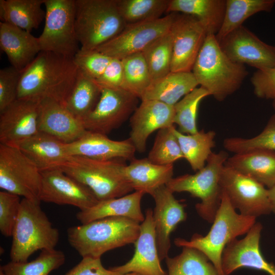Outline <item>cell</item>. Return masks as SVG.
I'll return each mask as SVG.
<instances>
[{
	"instance_id": "836d02e7",
	"label": "cell",
	"mask_w": 275,
	"mask_h": 275,
	"mask_svg": "<svg viewBox=\"0 0 275 275\" xmlns=\"http://www.w3.org/2000/svg\"><path fill=\"white\" fill-rule=\"evenodd\" d=\"M174 133L179 142L184 158L191 169L198 171L205 166L208 157L215 146L214 131L205 132L203 129L192 134H185L175 128Z\"/></svg>"
},
{
	"instance_id": "8fae6325",
	"label": "cell",
	"mask_w": 275,
	"mask_h": 275,
	"mask_svg": "<svg viewBox=\"0 0 275 275\" xmlns=\"http://www.w3.org/2000/svg\"><path fill=\"white\" fill-rule=\"evenodd\" d=\"M220 184L240 214L257 218L271 212L268 188L254 179L225 164Z\"/></svg>"
},
{
	"instance_id": "e575fe53",
	"label": "cell",
	"mask_w": 275,
	"mask_h": 275,
	"mask_svg": "<svg viewBox=\"0 0 275 275\" xmlns=\"http://www.w3.org/2000/svg\"><path fill=\"white\" fill-rule=\"evenodd\" d=\"M181 253L174 257L166 258L168 275H218L206 255L190 247H182Z\"/></svg>"
},
{
	"instance_id": "8992f818",
	"label": "cell",
	"mask_w": 275,
	"mask_h": 275,
	"mask_svg": "<svg viewBox=\"0 0 275 275\" xmlns=\"http://www.w3.org/2000/svg\"><path fill=\"white\" fill-rule=\"evenodd\" d=\"M116 0H75V29L82 50H95L125 28Z\"/></svg>"
},
{
	"instance_id": "ffe728a7",
	"label": "cell",
	"mask_w": 275,
	"mask_h": 275,
	"mask_svg": "<svg viewBox=\"0 0 275 275\" xmlns=\"http://www.w3.org/2000/svg\"><path fill=\"white\" fill-rule=\"evenodd\" d=\"M166 185L157 189L151 195L155 201L153 218L156 241L161 261L168 257L171 234L178 225L186 220L184 206L177 200Z\"/></svg>"
},
{
	"instance_id": "52a82bcc",
	"label": "cell",
	"mask_w": 275,
	"mask_h": 275,
	"mask_svg": "<svg viewBox=\"0 0 275 275\" xmlns=\"http://www.w3.org/2000/svg\"><path fill=\"white\" fill-rule=\"evenodd\" d=\"M125 165L117 159L103 161L72 156L58 168L88 187L100 201L133 190L124 175Z\"/></svg>"
},
{
	"instance_id": "c3c4849f",
	"label": "cell",
	"mask_w": 275,
	"mask_h": 275,
	"mask_svg": "<svg viewBox=\"0 0 275 275\" xmlns=\"http://www.w3.org/2000/svg\"><path fill=\"white\" fill-rule=\"evenodd\" d=\"M65 275H122L106 269L102 265L101 258L84 257Z\"/></svg>"
},
{
	"instance_id": "cb8c5ba5",
	"label": "cell",
	"mask_w": 275,
	"mask_h": 275,
	"mask_svg": "<svg viewBox=\"0 0 275 275\" xmlns=\"http://www.w3.org/2000/svg\"><path fill=\"white\" fill-rule=\"evenodd\" d=\"M0 47L11 66L21 71L41 51L38 37L17 26L0 22Z\"/></svg>"
},
{
	"instance_id": "5bb4252c",
	"label": "cell",
	"mask_w": 275,
	"mask_h": 275,
	"mask_svg": "<svg viewBox=\"0 0 275 275\" xmlns=\"http://www.w3.org/2000/svg\"><path fill=\"white\" fill-rule=\"evenodd\" d=\"M41 174V202L72 205L80 210L90 208L99 202L88 187L59 168L43 171Z\"/></svg>"
},
{
	"instance_id": "f6af8a7d",
	"label": "cell",
	"mask_w": 275,
	"mask_h": 275,
	"mask_svg": "<svg viewBox=\"0 0 275 275\" xmlns=\"http://www.w3.org/2000/svg\"><path fill=\"white\" fill-rule=\"evenodd\" d=\"M21 71L12 66L0 70V112L17 99Z\"/></svg>"
},
{
	"instance_id": "277c9868",
	"label": "cell",
	"mask_w": 275,
	"mask_h": 275,
	"mask_svg": "<svg viewBox=\"0 0 275 275\" xmlns=\"http://www.w3.org/2000/svg\"><path fill=\"white\" fill-rule=\"evenodd\" d=\"M256 223V218L237 213L223 190L221 204L208 233L204 236L194 234L189 240L177 238L174 243L178 247L200 251L212 263L218 275H224L222 259L225 247L238 236L246 234Z\"/></svg>"
},
{
	"instance_id": "60d3db41",
	"label": "cell",
	"mask_w": 275,
	"mask_h": 275,
	"mask_svg": "<svg viewBox=\"0 0 275 275\" xmlns=\"http://www.w3.org/2000/svg\"><path fill=\"white\" fill-rule=\"evenodd\" d=\"M174 125L158 130L147 158L159 165L173 164L184 158L179 142L174 133Z\"/></svg>"
},
{
	"instance_id": "f35d334b",
	"label": "cell",
	"mask_w": 275,
	"mask_h": 275,
	"mask_svg": "<svg viewBox=\"0 0 275 275\" xmlns=\"http://www.w3.org/2000/svg\"><path fill=\"white\" fill-rule=\"evenodd\" d=\"M123 82L122 89L140 99L152 82V79L143 52L129 55L122 60Z\"/></svg>"
},
{
	"instance_id": "9a60e30c",
	"label": "cell",
	"mask_w": 275,
	"mask_h": 275,
	"mask_svg": "<svg viewBox=\"0 0 275 275\" xmlns=\"http://www.w3.org/2000/svg\"><path fill=\"white\" fill-rule=\"evenodd\" d=\"M217 41L224 53L235 63L257 70L275 67V46L264 42L243 25Z\"/></svg>"
},
{
	"instance_id": "d4e9b609",
	"label": "cell",
	"mask_w": 275,
	"mask_h": 275,
	"mask_svg": "<svg viewBox=\"0 0 275 275\" xmlns=\"http://www.w3.org/2000/svg\"><path fill=\"white\" fill-rule=\"evenodd\" d=\"M144 195L134 191L119 198L99 201L94 206L78 211L76 217L81 224L112 216L124 217L141 223L145 219L141 209Z\"/></svg>"
},
{
	"instance_id": "ab89813d",
	"label": "cell",
	"mask_w": 275,
	"mask_h": 275,
	"mask_svg": "<svg viewBox=\"0 0 275 275\" xmlns=\"http://www.w3.org/2000/svg\"><path fill=\"white\" fill-rule=\"evenodd\" d=\"M210 96L208 92L200 87L184 96L174 105V124L178 126V131L183 134H192L199 131L197 117L201 100Z\"/></svg>"
},
{
	"instance_id": "d6a6232c",
	"label": "cell",
	"mask_w": 275,
	"mask_h": 275,
	"mask_svg": "<svg viewBox=\"0 0 275 275\" xmlns=\"http://www.w3.org/2000/svg\"><path fill=\"white\" fill-rule=\"evenodd\" d=\"M274 4V0H226L224 21L215 35L217 40L242 25L252 15L260 12L271 11Z\"/></svg>"
},
{
	"instance_id": "681fc988",
	"label": "cell",
	"mask_w": 275,
	"mask_h": 275,
	"mask_svg": "<svg viewBox=\"0 0 275 275\" xmlns=\"http://www.w3.org/2000/svg\"><path fill=\"white\" fill-rule=\"evenodd\" d=\"M268 191L271 211L275 214V184L268 188Z\"/></svg>"
},
{
	"instance_id": "7c38bea8",
	"label": "cell",
	"mask_w": 275,
	"mask_h": 275,
	"mask_svg": "<svg viewBox=\"0 0 275 275\" xmlns=\"http://www.w3.org/2000/svg\"><path fill=\"white\" fill-rule=\"evenodd\" d=\"M177 14L171 13L156 20L128 24L117 36L95 50L120 60L143 52L171 29Z\"/></svg>"
},
{
	"instance_id": "44dd1931",
	"label": "cell",
	"mask_w": 275,
	"mask_h": 275,
	"mask_svg": "<svg viewBox=\"0 0 275 275\" xmlns=\"http://www.w3.org/2000/svg\"><path fill=\"white\" fill-rule=\"evenodd\" d=\"M174 117L173 105L157 100L141 101L130 118L129 139L136 151H145L147 139L153 132L174 125Z\"/></svg>"
},
{
	"instance_id": "b9f144b4",
	"label": "cell",
	"mask_w": 275,
	"mask_h": 275,
	"mask_svg": "<svg viewBox=\"0 0 275 275\" xmlns=\"http://www.w3.org/2000/svg\"><path fill=\"white\" fill-rule=\"evenodd\" d=\"M223 146L235 154L261 150L275 151V114L258 135L250 139L228 138L224 140Z\"/></svg>"
},
{
	"instance_id": "ba28073f",
	"label": "cell",
	"mask_w": 275,
	"mask_h": 275,
	"mask_svg": "<svg viewBox=\"0 0 275 275\" xmlns=\"http://www.w3.org/2000/svg\"><path fill=\"white\" fill-rule=\"evenodd\" d=\"M228 158V155L224 151L212 152L207 164L196 173L173 178L166 186L173 193L187 192L199 198L201 202L195 206L198 214L212 223L221 202L223 190L220 177Z\"/></svg>"
},
{
	"instance_id": "f5cc1de1",
	"label": "cell",
	"mask_w": 275,
	"mask_h": 275,
	"mask_svg": "<svg viewBox=\"0 0 275 275\" xmlns=\"http://www.w3.org/2000/svg\"><path fill=\"white\" fill-rule=\"evenodd\" d=\"M0 275H6L1 268H0Z\"/></svg>"
},
{
	"instance_id": "7402d4cb",
	"label": "cell",
	"mask_w": 275,
	"mask_h": 275,
	"mask_svg": "<svg viewBox=\"0 0 275 275\" xmlns=\"http://www.w3.org/2000/svg\"><path fill=\"white\" fill-rule=\"evenodd\" d=\"M69 156H78L97 160L118 158L130 161L134 158L135 148L130 140L114 141L105 134L87 131L77 141L66 144Z\"/></svg>"
},
{
	"instance_id": "7dc6e473",
	"label": "cell",
	"mask_w": 275,
	"mask_h": 275,
	"mask_svg": "<svg viewBox=\"0 0 275 275\" xmlns=\"http://www.w3.org/2000/svg\"><path fill=\"white\" fill-rule=\"evenodd\" d=\"M123 67L122 60L112 58L102 75L95 81L100 86L122 89L123 82Z\"/></svg>"
},
{
	"instance_id": "603a6c76",
	"label": "cell",
	"mask_w": 275,
	"mask_h": 275,
	"mask_svg": "<svg viewBox=\"0 0 275 275\" xmlns=\"http://www.w3.org/2000/svg\"><path fill=\"white\" fill-rule=\"evenodd\" d=\"M38 126L39 132L66 144L77 141L87 131L81 120L75 117L63 105L48 98L39 102Z\"/></svg>"
},
{
	"instance_id": "5b68a950",
	"label": "cell",
	"mask_w": 275,
	"mask_h": 275,
	"mask_svg": "<svg viewBox=\"0 0 275 275\" xmlns=\"http://www.w3.org/2000/svg\"><path fill=\"white\" fill-rule=\"evenodd\" d=\"M40 201L23 198L12 234L11 261L24 262L38 250L55 249L60 237L40 206Z\"/></svg>"
},
{
	"instance_id": "bcb514c9",
	"label": "cell",
	"mask_w": 275,
	"mask_h": 275,
	"mask_svg": "<svg viewBox=\"0 0 275 275\" xmlns=\"http://www.w3.org/2000/svg\"><path fill=\"white\" fill-rule=\"evenodd\" d=\"M251 82L257 97L272 100L275 97V67L257 70L251 77Z\"/></svg>"
},
{
	"instance_id": "ac0fdd59",
	"label": "cell",
	"mask_w": 275,
	"mask_h": 275,
	"mask_svg": "<svg viewBox=\"0 0 275 275\" xmlns=\"http://www.w3.org/2000/svg\"><path fill=\"white\" fill-rule=\"evenodd\" d=\"M39 102L17 99L0 112L1 144L18 148L38 132Z\"/></svg>"
},
{
	"instance_id": "d6986e66",
	"label": "cell",
	"mask_w": 275,
	"mask_h": 275,
	"mask_svg": "<svg viewBox=\"0 0 275 275\" xmlns=\"http://www.w3.org/2000/svg\"><path fill=\"white\" fill-rule=\"evenodd\" d=\"M134 254L123 265L110 269L121 274L136 272L142 275H168L162 268L157 250L153 210L149 208L140 224V232L135 242Z\"/></svg>"
},
{
	"instance_id": "e0dca14e",
	"label": "cell",
	"mask_w": 275,
	"mask_h": 275,
	"mask_svg": "<svg viewBox=\"0 0 275 275\" xmlns=\"http://www.w3.org/2000/svg\"><path fill=\"white\" fill-rule=\"evenodd\" d=\"M173 29L171 72H191L207 33L197 18L184 14H177Z\"/></svg>"
},
{
	"instance_id": "2e32d148",
	"label": "cell",
	"mask_w": 275,
	"mask_h": 275,
	"mask_svg": "<svg viewBox=\"0 0 275 275\" xmlns=\"http://www.w3.org/2000/svg\"><path fill=\"white\" fill-rule=\"evenodd\" d=\"M262 228V224L256 222L243 238H236L226 245L222 259L224 275H230L242 267L275 275V265L267 261L261 251L260 241Z\"/></svg>"
},
{
	"instance_id": "6da1fadb",
	"label": "cell",
	"mask_w": 275,
	"mask_h": 275,
	"mask_svg": "<svg viewBox=\"0 0 275 275\" xmlns=\"http://www.w3.org/2000/svg\"><path fill=\"white\" fill-rule=\"evenodd\" d=\"M77 72L73 58L41 51L21 71L17 99L40 102L48 98L65 106Z\"/></svg>"
},
{
	"instance_id": "1f68e13d",
	"label": "cell",
	"mask_w": 275,
	"mask_h": 275,
	"mask_svg": "<svg viewBox=\"0 0 275 275\" xmlns=\"http://www.w3.org/2000/svg\"><path fill=\"white\" fill-rule=\"evenodd\" d=\"M101 95V87L79 69L65 107L75 117L82 120L94 108Z\"/></svg>"
},
{
	"instance_id": "83f0119b",
	"label": "cell",
	"mask_w": 275,
	"mask_h": 275,
	"mask_svg": "<svg viewBox=\"0 0 275 275\" xmlns=\"http://www.w3.org/2000/svg\"><path fill=\"white\" fill-rule=\"evenodd\" d=\"M225 164L250 177L267 188L275 184V151L255 150L235 154Z\"/></svg>"
},
{
	"instance_id": "9c48e42d",
	"label": "cell",
	"mask_w": 275,
	"mask_h": 275,
	"mask_svg": "<svg viewBox=\"0 0 275 275\" xmlns=\"http://www.w3.org/2000/svg\"><path fill=\"white\" fill-rule=\"evenodd\" d=\"M45 24L38 37L41 51L73 58L80 47L75 29V0H44Z\"/></svg>"
},
{
	"instance_id": "74e56055",
	"label": "cell",
	"mask_w": 275,
	"mask_h": 275,
	"mask_svg": "<svg viewBox=\"0 0 275 275\" xmlns=\"http://www.w3.org/2000/svg\"><path fill=\"white\" fill-rule=\"evenodd\" d=\"M170 0H116L120 15L128 24L161 18L166 13Z\"/></svg>"
},
{
	"instance_id": "3957f363",
	"label": "cell",
	"mask_w": 275,
	"mask_h": 275,
	"mask_svg": "<svg viewBox=\"0 0 275 275\" xmlns=\"http://www.w3.org/2000/svg\"><path fill=\"white\" fill-rule=\"evenodd\" d=\"M191 72L198 85L218 101L237 91L249 74L245 65L224 53L212 34L207 35Z\"/></svg>"
},
{
	"instance_id": "4fadbf2b",
	"label": "cell",
	"mask_w": 275,
	"mask_h": 275,
	"mask_svg": "<svg viewBox=\"0 0 275 275\" xmlns=\"http://www.w3.org/2000/svg\"><path fill=\"white\" fill-rule=\"evenodd\" d=\"M100 87L101 95L96 105L82 121L87 131L105 135L132 115L139 98L121 88Z\"/></svg>"
},
{
	"instance_id": "4dcf8cb0",
	"label": "cell",
	"mask_w": 275,
	"mask_h": 275,
	"mask_svg": "<svg viewBox=\"0 0 275 275\" xmlns=\"http://www.w3.org/2000/svg\"><path fill=\"white\" fill-rule=\"evenodd\" d=\"M44 0H0V19L29 32L45 17Z\"/></svg>"
},
{
	"instance_id": "30bf717a",
	"label": "cell",
	"mask_w": 275,
	"mask_h": 275,
	"mask_svg": "<svg viewBox=\"0 0 275 275\" xmlns=\"http://www.w3.org/2000/svg\"><path fill=\"white\" fill-rule=\"evenodd\" d=\"M40 171L18 148L0 144V187L3 190L39 200Z\"/></svg>"
},
{
	"instance_id": "db71d44e",
	"label": "cell",
	"mask_w": 275,
	"mask_h": 275,
	"mask_svg": "<svg viewBox=\"0 0 275 275\" xmlns=\"http://www.w3.org/2000/svg\"></svg>"
},
{
	"instance_id": "816d5d0a",
	"label": "cell",
	"mask_w": 275,
	"mask_h": 275,
	"mask_svg": "<svg viewBox=\"0 0 275 275\" xmlns=\"http://www.w3.org/2000/svg\"><path fill=\"white\" fill-rule=\"evenodd\" d=\"M272 107L275 112V97L272 99Z\"/></svg>"
},
{
	"instance_id": "d590c367",
	"label": "cell",
	"mask_w": 275,
	"mask_h": 275,
	"mask_svg": "<svg viewBox=\"0 0 275 275\" xmlns=\"http://www.w3.org/2000/svg\"><path fill=\"white\" fill-rule=\"evenodd\" d=\"M174 38L173 24L168 32L152 42L143 51L152 82L171 72Z\"/></svg>"
},
{
	"instance_id": "f546056e",
	"label": "cell",
	"mask_w": 275,
	"mask_h": 275,
	"mask_svg": "<svg viewBox=\"0 0 275 275\" xmlns=\"http://www.w3.org/2000/svg\"><path fill=\"white\" fill-rule=\"evenodd\" d=\"M198 85L191 71L170 72L152 82L140 99L157 100L174 106Z\"/></svg>"
},
{
	"instance_id": "8d00e7d4",
	"label": "cell",
	"mask_w": 275,
	"mask_h": 275,
	"mask_svg": "<svg viewBox=\"0 0 275 275\" xmlns=\"http://www.w3.org/2000/svg\"><path fill=\"white\" fill-rule=\"evenodd\" d=\"M65 261L64 253L54 249L41 251L39 256L30 262L11 261L0 268L6 275H48L62 266Z\"/></svg>"
},
{
	"instance_id": "f1b7e54d",
	"label": "cell",
	"mask_w": 275,
	"mask_h": 275,
	"mask_svg": "<svg viewBox=\"0 0 275 275\" xmlns=\"http://www.w3.org/2000/svg\"><path fill=\"white\" fill-rule=\"evenodd\" d=\"M226 0H170L167 13L181 12L197 18L207 35H216L224 21Z\"/></svg>"
},
{
	"instance_id": "7a4b0ae2",
	"label": "cell",
	"mask_w": 275,
	"mask_h": 275,
	"mask_svg": "<svg viewBox=\"0 0 275 275\" xmlns=\"http://www.w3.org/2000/svg\"><path fill=\"white\" fill-rule=\"evenodd\" d=\"M141 223L124 217L112 216L69 227L70 245L82 257L99 258L106 252L134 243Z\"/></svg>"
},
{
	"instance_id": "7bdbcfd3",
	"label": "cell",
	"mask_w": 275,
	"mask_h": 275,
	"mask_svg": "<svg viewBox=\"0 0 275 275\" xmlns=\"http://www.w3.org/2000/svg\"><path fill=\"white\" fill-rule=\"evenodd\" d=\"M78 69L89 77L96 80L103 73L112 58L96 50H82L73 58Z\"/></svg>"
},
{
	"instance_id": "f907efd6",
	"label": "cell",
	"mask_w": 275,
	"mask_h": 275,
	"mask_svg": "<svg viewBox=\"0 0 275 275\" xmlns=\"http://www.w3.org/2000/svg\"><path fill=\"white\" fill-rule=\"evenodd\" d=\"M122 275H142V274H139L138 273H136V272H129V273H125Z\"/></svg>"
},
{
	"instance_id": "ee69618b",
	"label": "cell",
	"mask_w": 275,
	"mask_h": 275,
	"mask_svg": "<svg viewBox=\"0 0 275 275\" xmlns=\"http://www.w3.org/2000/svg\"><path fill=\"white\" fill-rule=\"evenodd\" d=\"M20 196L0 191V231L6 237L12 236L21 204Z\"/></svg>"
},
{
	"instance_id": "4316f807",
	"label": "cell",
	"mask_w": 275,
	"mask_h": 275,
	"mask_svg": "<svg viewBox=\"0 0 275 275\" xmlns=\"http://www.w3.org/2000/svg\"><path fill=\"white\" fill-rule=\"evenodd\" d=\"M124 172L133 190L151 196L173 178L174 166L155 164L147 158H134L129 164L125 165Z\"/></svg>"
},
{
	"instance_id": "484cf974",
	"label": "cell",
	"mask_w": 275,
	"mask_h": 275,
	"mask_svg": "<svg viewBox=\"0 0 275 275\" xmlns=\"http://www.w3.org/2000/svg\"><path fill=\"white\" fill-rule=\"evenodd\" d=\"M66 144L49 134L38 132L21 143L18 148L40 172L58 168L69 158Z\"/></svg>"
}]
</instances>
